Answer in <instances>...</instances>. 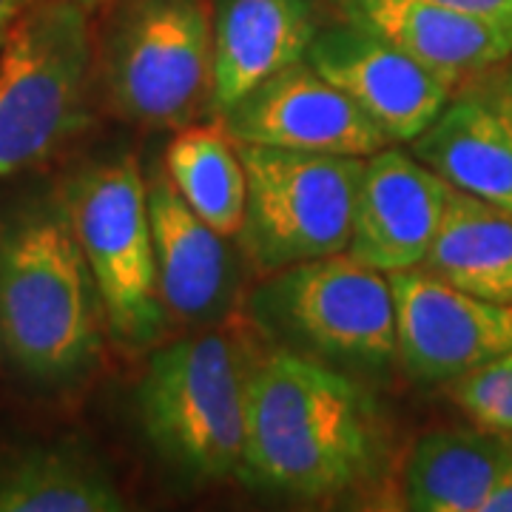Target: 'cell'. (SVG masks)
Masks as SVG:
<instances>
[{"label": "cell", "mask_w": 512, "mask_h": 512, "mask_svg": "<svg viewBox=\"0 0 512 512\" xmlns=\"http://www.w3.org/2000/svg\"><path fill=\"white\" fill-rule=\"evenodd\" d=\"M106 313L63 200L35 202L0 222V350L37 387L92 376Z\"/></svg>", "instance_id": "7a4b0ae2"}, {"label": "cell", "mask_w": 512, "mask_h": 512, "mask_svg": "<svg viewBox=\"0 0 512 512\" xmlns=\"http://www.w3.org/2000/svg\"><path fill=\"white\" fill-rule=\"evenodd\" d=\"M305 60L339 86L390 143H413L453 100V86L359 23L319 29Z\"/></svg>", "instance_id": "8fae6325"}, {"label": "cell", "mask_w": 512, "mask_h": 512, "mask_svg": "<svg viewBox=\"0 0 512 512\" xmlns=\"http://www.w3.org/2000/svg\"><path fill=\"white\" fill-rule=\"evenodd\" d=\"M248 174L239 251L259 274L348 251L365 157L242 146Z\"/></svg>", "instance_id": "52a82bcc"}, {"label": "cell", "mask_w": 512, "mask_h": 512, "mask_svg": "<svg viewBox=\"0 0 512 512\" xmlns=\"http://www.w3.org/2000/svg\"><path fill=\"white\" fill-rule=\"evenodd\" d=\"M23 6H26V0H0V52H3V43L12 32L15 20L20 18Z\"/></svg>", "instance_id": "d4e9b609"}, {"label": "cell", "mask_w": 512, "mask_h": 512, "mask_svg": "<svg viewBox=\"0 0 512 512\" xmlns=\"http://www.w3.org/2000/svg\"><path fill=\"white\" fill-rule=\"evenodd\" d=\"M512 376V350L501 353L484 365L473 367L470 373L458 376L453 382V399L456 404L476 421L478 427H487L493 410L507 393V384Z\"/></svg>", "instance_id": "44dd1931"}, {"label": "cell", "mask_w": 512, "mask_h": 512, "mask_svg": "<svg viewBox=\"0 0 512 512\" xmlns=\"http://www.w3.org/2000/svg\"><path fill=\"white\" fill-rule=\"evenodd\" d=\"M512 441L493 430H436L416 441L402 476L404 507L413 512H481Z\"/></svg>", "instance_id": "ac0fdd59"}, {"label": "cell", "mask_w": 512, "mask_h": 512, "mask_svg": "<svg viewBox=\"0 0 512 512\" xmlns=\"http://www.w3.org/2000/svg\"><path fill=\"white\" fill-rule=\"evenodd\" d=\"M382 453V416L365 382L291 350L254 356L239 478L262 493L325 501L373 481Z\"/></svg>", "instance_id": "6da1fadb"}, {"label": "cell", "mask_w": 512, "mask_h": 512, "mask_svg": "<svg viewBox=\"0 0 512 512\" xmlns=\"http://www.w3.org/2000/svg\"><path fill=\"white\" fill-rule=\"evenodd\" d=\"M421 268L473 296L512 305V214L450 188Z\"/></svg>", "instance_id": "d6986e66"}, {"label": "cell", "mask_w": 512, "mask_h": 512, "mask_svg": "<svg viewBox=\"0 0 512 512\" xmlns=\"http://www.w3.org/2000/svg\"><path fill=\"white\" fill-rule=\"evenodd\" d=\"M507 69H504V74H501V80H498V89H495V100L501 103V109L507 111L512 117V57L504 63Z\"/></svg>", "instance_id": "484cf974"}, {"label": "cell", "mask_w": 512, "mask_h": 512, "mask_svg": "<svg viewBox=\"0 0 512 512\" xmlns=\"http://www.w3.org/2000/svg\"><path fill=\"white\" fill-rule=\"evenodd\" d=\"M456 12L473 15V18L495 20V23H510L512 26V0H436Z\"/></svg>", "instance_id": "7402d4cb"}, {"label": "cell", "mask_w": 512, "mask_h": 512, "mask_svg": "<svg viewBox=\"0 0 512 512\" xmlns=\"http://www.w3.org/2000/svg\"><path fill=\"white\" fill-rule=\"evenodd\" d=\"M92 32L77 0H26L0 52V177L43 163L86 123Z\"/></svg>", "instance_id": "5b68a950"}, {"label": "cell", "mask_w": 512, "mask_h": 512, "mask_svg": "<svg viewBox=\"0 0 512 512\" xmlns=\"http://www.w3.org/2000/svg\"><path fill=\"white\" fill-rule=\"evenodd\" d=\"M390 276L396 362L419 384H453L512 350V305L461 291L427 268Z\"/></svg>", "instance_id": "9c48e42d"}, {"label": "cell", "mask_w": 512, "mask_h": 512, "mask_svg": "<svg viewBox=\"0 0 512 512\" xmlns=\"http://www.w3.org/2000/svg\"><path fill=\"white\" fill-rule=\"evenodd\" d=\"M484 430L504 433V436H510L512 433V376H510V384H507L504 399L498 402V407L493 410V416H490V421H487V427H484Z\"/></svg>", "instance_id": "cb8c5ba5"}, {"label": "cell", "mask_w": 512, "mask_h": 512, "mask_svg": "<svg viewBox=\"0 0 512 512\" xmlns=\"http://www.w3.org/2000/svg\"><path fill=\"white\" fill-rule=\"evenodd\" d=\"M316 32L313 0H220L211 109L222 114L271 74L305 60Z\"/></svg>", "instance_id": "9a60e30c"}, {"label": "cell", "mask_w": 512, "mask_h": 512, "mask_svg": "<svg viewBox=\"0 0 512 512\" xmlns=\"http://www.w3.org/2000/svg\"><path fill=\"white\" fill-rule=\"evenodd\" d=\"M242 146H274L370 157L390 146L387 134L339 86L299 60L271 74L220 114Z\"/></svg>", "instance_id": "30bf717a"}, {"label": "cell", "mask_w": 512, "mask_h": 512, "mask_svg": "<svg viewBox=\"0 0 512 512\" xmlns=\"http://www.w3.org/2000/svg\"><path fill=\"white\" fill-rule=\"evenodd\" d=\"M111 470L80 441L0 450V512H123Z\"/></svg>", "instance_id": "e0dca14e"}, {"label": "cell", "mask_w": 512, "mask_h": 512, "mask_svg": "<svg viewBox=\"0 0 512 512\" xmlns=\"http://www.w3.org/2000/svg\"><path fill=\"white\" fill-rule=\"evenodd\" d=\"M214 89L208 0H126L106 46V92L120 117L151 128L194 123Z\"/></svg>", "instance_id": "ba28073f"}, {"label": "cell", "mask_w": 512, "mask_h": 512, "mask_svg": "<svg viewBox=\"0 0 512 512\" xmlns=\"http://www.w3.org/2000/svg\"><path fill=\"white\" fill-rule=\"evenodd\" d=\"M248 316L271 348L359 382L382 379L399 365L390 276L348 251L265 274L248 296Z\"/></svg>", "instance_id": "277c9868"}, {"label": "cell", "mask_w": 512, "mask_h": 512, "mask_svg": "<svg viewBox=\"0 0 512 512\" xmlns=\"http://www.w3.org/2000/svg\"><path fill=\"white\" fill-rule=\"evenodd\" d=\"M63 205L100 293L109 339L126 353L157 348L171 319L157 282L140 163L123 154L77 171L66 185Z\"/></svg>", "instance_id": "8992f818"}, {"label": "cell", "mask_w": 512, "mask_h": 512, "mask_svg": "<svg viewBox=\"0 0 512 512\" xmlns=\"http://www.w3.org/2000/svg\"><path fill=\"white\" fill-rule=\"evenodd\" d=\"M146 197L157 282L171 325H217L231 316L239 296L237 254L228 237L191 211L165 168L146 171Z\"/></svg>", "instance_id": "7c38bea8"}, {"label": "cell", "mask_w": 512, "mask_h": 512, "mask_svg": "<svg viewBox=\"0 0 512 512\" xmlns=\"http://www.w3.org/2000/svg\"><path fill=\"white\" fill-rule=\"evenodd\" d=\"M481 512H512V461L501 470V476L493 484Z\"/></svg>", "instance_id": "603a6c76"}, {"label": "cell", "mask_w": 512, "mask_h": 512, "mask_svg": "<svg viewBox=\"0 0 512 512\" xmlns=\"http://www.w3.org/2000/svg\"><path fill=\"white\" fill-rule=\"evenodd\" d=\"M163 168L191 211H197L222 237H239L248 202V174L239 143L222 120L180 128L165 148Z\"/></svg>", "instance_id": "ffe728a7"}, {"label": "cell", "mask_w": 512, "mask_h": 512, "mask_svg": "<svg viewBox=\"0 0 512 512\" xmlns=\"http://www.w3.org/2000/svg\"><path fill=\"white\" fill-rule=\"evenodd\" d=\"M77 3H83V6H86V9H89V6H94V3H97V0H77Z\"/></svg>", "instance_id": "4316f807"}, {"label": "cell", "mask_w": 512, "mask_h": 512, "mask_svg": "<svg viewBox=\"0 0 512 512\" xmlns=\"http://www.w3.org/2000/svg\"><path fill=\"white\" fill-rule=\"evenodd\" d=\"M450 185L416 154L379 148L365 157L348 254L382 274L419 268L439 234Z\"/></svg>", "instance_id": "4fadbf2b"}, {"label": "cell", "mask_w": 512, "mask_h": 512, "mask_svg": "<svg viewBox=\"0 0 512 512\" xmlns=\"http://www.w3.org/2000/svg\"><path fill=\"white\" fill-rule=\"evenodd\" d=\"M254 350L225 328L157 348L137 384V421L151 453L185 484L242 473Z\"/></svg>", "instance_id": "3957f363"}, {"label": "cell", "mask_w": 512, "mask_h": 512, "mask_svg": "<svg viewBox=\"0 0 512 512\" xmlns=\"http://www.w3.org/2000/svg\"><path fill=\"white\" fill-rule=\"evenodd\" d=\"M413 154L450 188L512 214V117L495 97H453Z\"/></svg>", "instance_id": "2e32d148"}, {"label": "cell", "mask_w": 512, "mask_h": 512, "mask_svg": "<svg viewBox=\"0 0 512 512\" xmlns=\"http://www.w3.org/2000/svg\"><path fill=\"white\" fill-rule=\"evenodd\" d=\"M342 20L376 32L453 89L504 66L512 57V26L473 18L436 0H333Z\"/></svg>", "instance_id": "5bb4252c"}]
</instances>
